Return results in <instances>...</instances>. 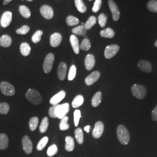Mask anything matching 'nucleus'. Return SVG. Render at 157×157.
Instances as JSON below:
<instances>
[{"label":"nucleus","mask_w":157,"mask_h":157,"mask_svg":"<svg viewBox=\"0 0 157 157\" xmlns=\"http://www.w3.org/2000/svg\"><path fill=\"white\" fill-rule=\"evenodd\" d=\"M117 136L120 143L126 145L130 141V134L127 128L122 124L119 125L117 128Z\"/></svg>","instance_id":"obj_1"},{"label":"nucleus","mask_w":157,"mask_h":157,"mask_svg":"<svg viewBox=\"0 0 157 157\" xmlns=\"http://www.w3.org/2000/svg\"><path fill=\"white\" fill-rule=\"evenodd\" d=\"M26 97L28 101L34 105H39L43 101V98L39 93L33 89H29L28 90L26 93Z\"/></svg>","instance_id":"obj_2"},{"label":"nucleus","mask_w":157,"mask_h":157,"mask_svg":"<svg viewBox=\"0 0 157 157\" xmlns=\"http://www.w3.org/2000/svg\"><path fill=\"white\" fill-rule=\"evenodd\" d=\"M132 94L139 99H143L147 94V89L144 86L135 84L132 87Z\"/></svg>","instance_id":"obj_3"},{"label":"nucleus","mask_w":157,"mask_h":157,"mask_svg":"<svg viewBox=\"0 0 157 157\" xmlns=\"http://www.w3.org/2000/svg\"><path fill=\"white\" fill-rule=\"evenodd\" d=\"M69 111V105L68 103H65L61 105H56L55 109V114L56 118L62 119L64 118Z\"/></svg>","instance_id":"obj_4"},{"label":"nucleus","mask_w":157,"mask_h":157,"mask_svg":"<svg viewBox=\"0 0 157 157\" xmlns=\"http://www.w3.org/2000/svg\"><path fill=\"white\" fill-rule=\"evenodd\" d=\"M0 89L2 94L7 96H12L15 94L13 86L7 82H2L0 83Z\"/></svg>","instance_id":"obj_5"},{"label":"nucleus","mask_w":157,"mask_h":157,"mask_svg":"<svg viewBox=\"0 0 157 157\" xmlns=\"http://www.w3.org/2000/svg\"><path fill=\"white\" fill-rule=\"evenodd\" d=\"M55 56L52 53H49L45 57L43 63V70L46 73L50 72L54 62Z\"/></svg>","instance_id":"obj_6"},{"label":"nucleus","mask_w":157,"mask_h":157,"mask_svg":"<svg viewBox=\"0 0 157 157\" xmlns=\"http://www.w3.org/2000/svg\"><path fill=\"white\" fill-rule=\"evenodd\" d=\"M119 50V46L116 44L107 46L104 51V56L107 59H111L115 56Z\"/></svg>","instance_id":"obj_7"},{"label":"nucleus","mask_w":157,"mask_h":157,"mask_svg":"<svg viewBox=\"0 0 157 157\" xmlns=\"http://www.w3.org/2000/svg\"><path fill=\"white\" fill-rule=\"evenodd\" d=\"M40 13L46 19H51L54 17V11L50 6L44 5L40 8Z\"/></svg>","instance_id":"obj_8"},{"label":"nucleus","mask_w":157,"mask_h":157,"mask_svg":"<svg viewBox=\"0 0 157 157\" xmlns=\"http://www.w3.org/2000/svg\"><path fill=\"white\" fill-rule=\"evenodd\" d=\"M104 130V125L101 121H98L95 124L94 128L93 130L92 135L94 138L99 139L101 137Z\"/></svg>","instance_id":"obj_9"},{"label":"nucleus","mask_w":157,"mask_h":157,"mask_svg":"<svg viewBox=\"0 0 157 157\" xmlns=\"http://www.w3.org/2000/svg\"><path fill=\"white\" fill-rule=\"evenodd\" d=\"M108 5L112 13L113 21H117L120 17V12L119 11L118 6L113 0H108Z\"/></svg>","instance_id":"obj_10"},{"label":"nucleus","mask_w":157,"mask_h":157,"mask_svg":"<svg viewBox=\"0 0 157 157\" xmlns=\"http://www.w3.org/2000/svg\"><path fill=\"white\" fill-rule=\"evenodd\" d=\"M23 148L27 154H30L33 150V143L28 136H25L22 139Z\"/></svg>","instance_id":"obj_11"},{"label":"nucleus","mask_w":157,"mask_h":157,"mask_svg":"<svg viewBox=\"0 0 157 157\" xmlns=\"http://www.w3.org/2000/svg\"><path fill=\"white\" fill-rule=\"evenodd\" d=\"M12 20V13L10 11H6L2 14L1 19V25L3 28L8 27Z\"/></svg>","instance_id":"obj_12"},{"label":"nucleus","mask_w":157,"mask_h":157,"mask_svg":"<svg viewBox=\"0 0 157 157\" xmlns=\"http://www.w3.org/2000/svg\"><path fill=\"white\" fill-rule=\"evenodd\" d=\"M100 77V73L98 71H94L87 76L85 78V83L87 86L94 84Z\"/></svg>","instance_id":"obj_13"},{"label":"nucleus","mask_w":157,"mask_h":157,"mask_svg":"<svg viewBox=\"0 0 157 157\" xmlns=\"http://www.w3.org/2000/svg\"><path fill=\"white\" fill-rule=\"evenodd\" d=\"M67 72V65L65 62H61L58 68V77L59 80H64Z\"/></svg>","instance_id":"obj_14"},{"label":"nucleus","mask_w":157,"mask_h":157,"mask_svg":"<svg viewBox=\"0 0 157 157\" xmlns=\"http://www.w3.org/2000/svg\"><path fill=\"white\" fill-rule=\"evenodd\" d=\"M95 59L93 54H88L84 60V65L87 71L91 70L95 65Z\"/></svg>","instance_id":"obj_15"},{"label":"nucleus","mask_w":157,"mask_h":157,"mask_svg":"<svg viewBox=\"0 0 157 157\" xmlns=\"http://www.w3.org/2000/svg\"><path fill=\"white\" fill-rule=\"evenodd\" d=\"M65 95H66V93L65 91L62 90V91H59L58 93L54 95L51 98L50 101L51 104H52V105H58V104L62 101V100L65 97Z\"/></svg>","instance_id":"obj_16"},{"label":"nucleus","mask_w":157,"mask_h":157,"mask_svg":"<svg viewBox=\"0 0 157 157\" xmlns=\"http://www.w3.org/2000/svg\"><path fill=\"white\" fill-rule=\"evenodd\" d=\"M62 37L59 33H54L50 36V44L52 47H56L61 44Z\"/></svg>","instance_id":"obj_17"},{"label":"nucleus","mask_w":157,"mask_h":157,"mask_svg":"<svg viewBox=\"0 0 157 157\" xmlns=\"http://www.w3.org/2000/svg\"><path fill=\"white\" fill-rule=\"evenodd\" d=\"M138 67L143 72L150 73L152 71V66L151 63L146 60H140L138 63Z\"/></svg>","instance_id":"obj_18"},{"label":"nucleus","mask_w":157,"mask_h":157,"mask_svg":"<svg viewBox=\"0 0 157 157\" xmlns=\"http://www.w3.org/2000/svg\"><path fill=\"white\" fill-rule=\"evenodd\" d=\"M70 43L73 51L76 54H78L80 50V45L78 37L75 35H71L70 37Z\"/></svg>","instance_id":"obj_19"},{"label":"nucleus","mask_w":157,"mask_h":157,"mask_svg":"<svg viewBox=\"0 0 157 157\" xmlns=\"http://www.w3.org/2000/svg\"><path fill=\"white\" fill-rule=\"evenodd\" d=\"M12 38L7 34L3 35L0 37V46L2 47H9L12 44Z\"/></svg>","instance_id":"obj_20"},{"label":"nucleus","mask_w":157,"mask_h":157,"mask_svg":"<svg viewBox=\"0 0 157 157\" xmlns=\"http://www.w3.org/2000/svg\"><path fill=\"white\" fill-rule=\"evenodd\" d=\"M9 139L7 135L4 133L0 134V150H4L8 147Z\"/></svg>","instance_id":"obj_21"},{"label":"nucleus","mask_w":157,"mask_h":157,"mask_svg":"<svg viewBox=\"0 0 157 157\" xmlns=\"http://www.w3.org/2000/svg\"><path fill=\"white\" fill-rule=\"evenodd\" d=\"M65 150L67 151H72L75 148V141L73 137L71 136H67L65 138Z\"/></svg>","instance_id":"obj_22"},{"label":"nucleus","mask_w":157,"mask_h":157,"mask_svg":"<svg viewBox=\"0 0 157 157\" xmlns=\"http://www.w3.org/2000/svg\"><path fill=\"white\" fill-rule=\"evenodd\" d=\"M20 51L23 56H28L31 51L30 46L27 43H22L20 45Z\"/></svg>","instance_id":"obj_23"},{"label":"nucleus","mask_w":157,"mask_h":157,"mask_svg":"<svg viewBox=\"0 0 157 157\" xmlns=\"http://www.w3.org/2000/svg\"><path fill=\"white\" fill-rule=\"evenodd\" d=\"M72 32L74 34V35L85 36L87 33V30L84 28V25H80L73 28L72 30Z\"/></svg>","instance_id":"obj_24"},{"label":"nucleus","mask_w":157,"mask_h":157,"mask_svg":"<svg viewBox=\"0 0 157 157\" xmlns=\"http://www.w3.org/2000/svg\"><path fill=\"white\" fill-rule=\"evenodd\" d=\"M100 36L104 38L112 39L115 36V32L112 29L107 28L101 30L100 32Z\"/></svg>","instance_id":"obj_25"},{"label":"nucleus","mask_w":157,"mask_h":157,"mask_svg":"<svg viewBox=\"0 0 157 157\" xmlns=\"http://www.w3.org/2000/svg\"><path fill=\"white\" fill-rule=\"evenodd\" d=\"M101 97L102 94L100 91H98L97 93H95L91 100V104L93 107H98L100 104L101 102Z\"/></svg>","instance_id":"obj_26"},{"label":"nucleus","mask_w":157,"mask_h":157,"mask_svg":"<svg viewBox=\"0 0 157 157\" xmlns=\"http://www.w3.org/2000/svg\"><path fill=\"white\" fill-rule=\"evenodd\" d=\"M75 138L78 143L79 144H82L83 143L84 138H83V133L82 129L80 128H78L75 130Z\"/></svg>","instance_id":"obj_27"},{"label":"nucleus","mask_w":157,"mask_h":157,"mask_svg":"<svg viewBox=\"0 0 157 157\" xmlns=\"http://www.w3.org/2000/svg\"><path fill=\"white\" fill-rule=\"evenodd\" d=\"M84 102V97L82 95H77L73 100L72 105L74 108L80 107Z\"/></svg>","instance_id":"obj_28"},{"label":"nucleus","mask_w":157,"mask_h":157,"mask_svg":"<svg viewBox=\"0 0 157 157\" xmlns=\"http://www.w3.org/2000/svg\"><path fill=\"white\" fill-rule=\"evenodd\" d=\"M19 11L21 15L25 18H29L31 16V12L28 7L25 6H21L19 8Z\"/></svg>","instance_id":"obj_29"},{"label":"nucleus","mask_w":157,"mask_h":157,"mask_svg":"<svg viewBox=\"0 0 157 157\" xmlns=\"http://www.w3.org/2000/svg\"><path fill=\"white\" fill-rule=\"evenodd\" d=\"M75 6L80 13H84L87 11V7L82 0H75Z\"/></svg>","instance_id":"obj_30"},{"label":"nucleus","mask_w":157,"mask_h":157,"mask_svg":"<svg viewBox=\"0 0 157 157\" xmlns=\"http://www.w3.org/2000/svg\"><path fill=\"white\" fill-rule=\"evenodd\" d=\"M97 23V19L95 17L91 16L90 17L87 21L84 24V28L86 30H90L92 28V27L95 25Z\"/></svg>","instance_id":"obj_31"},{"label":"nucleus","mask_w":157,"mask_h":157,"mask_svg":"<svg viewBox=\"0 0 157 157\" xmlns=\"http://www.w3.org/2000/svg\"><path fill=\"white\" fill-rule=\"evenodd\" d=\"M147 7L150 11L154 13H157V0H151L147 4Z\"/></svg>","instance_id":"obj_32"},{"label":"nucleus","mask_w":157,"mask_h":157,"mask_svg":"<svg viewBox=\"0 0 157 157\" xmlns=\"http://www.w3.org/2000/svg\"><path fill=\"white\" fill-rule=\"evenodd\" d=\"M39 118L36 117H32L30 119V121H29V128L32 131H34L36 129L38 124H39Z\"/></svg>","instance_id":"obj_33"},{"label":"nucleus","mask_w":157,"mask_h":157,"mask_svg":"<svg viewBox=\"0 0 157 157\" xmlns=\"http://www.w3.org/2000/svg\"><path fill=\"white\" fill-rule=\"evenodd\" d=\"M48 124H49L48 119L47 117H44V118H43V119L42 120L41 123L40 124L39 128L40 132L42 133H45L48 129Z\"/></svg>","instance_id":"obj_34"},{"label":"nucleus","mask_w":157,"mask_h":157,"mask_svg":"<svg viewBox=\"0 0 157 157\" xmlns=\"http://www.w3.org/2000/svg\"><path fill=\"white\" fill-rule=\"evenodd\" d=\"M69 119V117L65 116L64 118L61 119V122L59 124V129L61 130H67L69 128V124H67V121Z\"/></svg>","instance_id":"obj_35"},{"label":"nucleus","mask_w":157,"mask_h":157,"mask_svg":"<svg viewBox=\"0 0 157 157\" xmlns=\"http://www.w3.org/2000/svg\"><path fill=\"white\" fill-rule=\"evenodd\" d=\"M91 48L90 40L87 38H85L82 40V43L80 45V48L83 51L89 50Z\"/></svg>","instance_id":"obj_36"},{"label":"nucleus","mask_w":157,"mask_h":157,"mask_svg":"<svg viewBox=\"0 0 157 157\" xmlns=\"http://www.w3.org/2000/svg\"><path fill=\"white\" fill-rule=\"evenodd\" d=\"M67 25L70 26H73L78 25L79 23V21L77 17L70 15L67 18Z\"/></svg>","instance_id":"obj_37"},{"label":"nucleus","mask_w":157,"mask_h":157,"mask_svg":"<svg viewBox=\"0 0 157 157\" xmlns=\"http://www.w3.org/2000/svg\"><path fill=\"white\" fill-rule=\"evenodd\" d=\"M48 141V137H44L43 139H41L37 146V150L39 151H41L42 150H43L47 145Z\"/></svg>","instance_id":"obj_38"},{"label":"nucleus","mask_w":157,"mask_h":157,"mask_svg":"<svg viewBox=\"0 0 157 157\" xmlns=\"http://www.w3.org/2000/svg\"><path fill=\"white\" fill-rule=\"evenodd\" d=\"M10 111V105L6 102H0V114H7Z\"/></svg>","instance_id":"obj_39"},{"label":"nucleus","mask_w":157,"mask_h":157,"mask_svg":"<svg viewBox=\"0 0 157 157\" xmlns=\"http://www.w3.org/2000/svg\"><path fill=\"white\" fill-rule=\"evenodd\" d=\"M43 32L41 30H37L35 32L32 37V40L34 43H38L41 39L43 35Z\"/></svg>","instance_id":"obj_40"},{"label":"nucleus","mask_w":157,"mask_h":157,"mask_svg":"<svg viewBox=\"0 0 157 157\" xmlns=\"http://www.w3.org/2000/svg\"><path fill=\"white\" fill-rule=\"evenodd\" d=\"M98 23L101 28H105L107 25V17L104 13H101L98 17Z\"/></svg>","instance_id":"obj_41"},{"label":"nucleus","mask_w":157,"mask_h":157,"mask_svg":"<svg viewBox=\"0 0 157 157\" xmlns=\"http://www.w3.org/2000/svg\"><path fill=\"white\" fill-rule=\"evenodd\" d=\"M58 152V148L56 144H52L49 148L47 150V155L49 157H52L54 155H56Z\"/></svg>","instance_id":"obj_42"},{"label":"nucleus","mask_w":157,"mask_h":157,"mask_svg":"<svg viewBox=\"0 0 157 157\" xmlns=\"http://www.w3.org/2000/svg\"><path fill=\"white\" fill-rule=\"evenodd\" d=\"M76 67L75 65H72L69 69V75H68V80H73L76 76Z\"/></svg>","instance_id":"obj_43"},{"label":"nucleus","mask_w":157,"mask_h":157,"mask_svg":"<svg viewBox=\"0 0 157 157\" xmlns=\"http://www.w3.org/2000/svg\"><path fill=\"white\" fill-rule=\"evenodd\" d=\"M30 30V28L28 25H24L22 27H21V28L18 29L17 30L16 32L18 34H21V35H24L28 33Z\"/></svg>","instance_id":"obj_44"},{"label":"nucleus","mask_w":157,"mask_h":157,"mask_svg":"<svg viewBox=\"0 0 157 157\" xmlns=\"http://www.w3.org/2000/svg\"><path fill=\"white\" fill-rule=\"evenodd\" d=\"M81 118V112L78 109H76L74 112V123L75 126H78L79 120Z\"/></svg>","instance_id":"obj_45"},{"label":"nucleus","mask_w":157,"mask_h":157,"mask_svg":"<svg viewBox=\"0 0 157 157\" xmlns=\"http://www.w3.org/2000/svg\"><path fill=\"white\" fill-rule=\"evenodd\" d=\"M102 1L101 0H95L94 6L92 8V11L93 12H97L101 8Z\"/></svg>","instance_id":"obj_46"},{"label":"nucleus","mask_w":157,"mask_h":157,"mask_svg":"<svg viewBox=\"0 0 157 157\" xmlns=\"http://www.w3.org/2000/svg\"><path fill=\"white\" fill-rule=\"evenodd\" d=\"M56 105H52V107H51L49 109V115L50 116V117L53 118H56V116L55 114V109L56 108Z\"/></svg>","instance_id":"obj_47"},{"label":"nucleus","mask_w":157,"mask_h":157,"mask_svg":"<svg viewBox=\"0 0 157 157\" xmlns=\"http://www.w3.org/2000/svg\"><path fill=\"white\" fill-rule=\"evenodd\" d=\"M152 119L154 121H157V105L152 111Z\"/></svg>","instance_id":"obj_48"},{"label":"nucleus","mask_w":157,"mask_h":157,"mask_svg":"<svg viewBox=\"0 0 157 157\" xmlns=\"http://www.w3.org/2000/svg\"><path fill=\"white\" fill-rule=\"evenodd\" d=\"M90 126H87L86 127H84V130L87 132V133H89L90 132Z\"/></svg>","instance_id":"obj_49"},{"label":"nucleus","mask_w":157,"mask_h":157,"mask_svg":"<svg viewBox=\"0 0 157 157\" xmlns=\"http://www.w3.org/2000/svg\"><path fill=\"white\" fill-rule=\"evenodd\" d=\"M12 1V0H4L3 5H4V6H6V5L8 4Z\"/></svg>","instance_id":"obj_50"},{"label":"nucleus","mask_w":157,"mask_h":157,"mask_svg":"<svg viewBox=\"0 0 157 157\" xmlns=\"http://www.w3.org/2000/svg\"><path fill=\"white\" fill-rule=\"evenodd\" d=\"M154 45L157 47V40L155 41V44H154Z\"/></svg>","instance_id":"obj_51"},{"label":"nucleus","mask_w":157,"mask_h":157,"mask_svg":"<svg viewBox=\"0 0 157 157\" xmlns=\"http://www.w3.org/2000/svg\"><path fill=\"white\" fill-rule=\"evenodd\" d=\"M26 1H29V2H30V1H33V0H26Z\"/></svg>","instance_id":"obj_52"},{"label":"nucleus","mask_w":157,"mask_h":157,"mask_svg":"<svg viewBox=\"0 0 157 157\" xmlns=\"http://www.w3.org/2000/svg\"><path fill=\"white\" fill-rule=\"evenodd\" d=\"M89 1H92V0H89Z\"/></svg>","instance_id":"obj_53"},{"label":"nucleus","mask_w":157,"mask_h":157,"mask_svg":"<svg viewBox=\"0 0 157 157\" xmlns=\"http://www.w3.org/2000/svg\"><path fill=\"white\" fill-rule=\"evenodd\" d=\"M22 1H23V0H22Z\"/></svg>","instance_id":"obj_54"}]
</instances>
